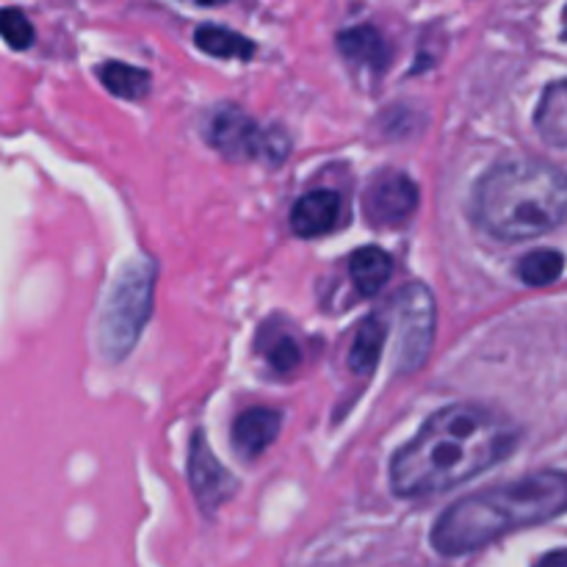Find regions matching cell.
<instances>
[{"label":"cell","mask_w":567,"mask_h":567,"mask_svg":"<svg viewBox=\"0 0 567 567\" xmlns=\"http://www.w3.org/2000/svg\"><path fill=\"white\" fill-rule=\"evenodd\" d=\"M535 567H567V548H559V551L546 554Z\"/></svg>","instance_id":"obj_20"},{"label":"cell","mask_w":567,"mask_h":567,"mask_svg":"<svg viewBox=\"0 0 567 567\" xmlns=\"http://www.w3.org/2000/svg\"><path fill=\"white\" fill-rule=\"evenodd\" d=\"M188 3H197V6H221L227 0H188Z\"/></svg>","instance_id":"obj_21"},{"label":"cell","mask_w":567,"mask_h":567,"mask_svg":"<svg viewBox=\"0 0 567 567\" xmlns=\"http://www.w3.org/2000/svg\"><path fill=\"white\" fill-rule=\"evenodd\" d=\"M155 297V264L142 258L127 264L111 286L97 324L100 352L111 363H120L136 347L147 327Z\"/></svg>","instance_id":"obj_4"},{"label":"cell","mask_w":567,"mask_h":567,"mask_svg":"<svg viewBox=\"0 0 567 567\" xmlns=\"http://www.w3.org/2000/svg\"><path fill=\"white\" fill-rule=\"evenodd\" d=\"M188 482H192L194 498L208 515L230 502L238 487L230 471L214 457L203 432L192 437V449H188Z\"/></svg>","instance_id":"obj_7"},{"label":"cell","mask_w":567,"mask_h":567,"mask_svg":"<svg viewBox=\"0 0 567 567\" xmlns=\"http://www.w3.org/2000/svg\"><path fill=\"white\" fill-rule=\"evenodd\" d=\"M474 216L491 236L526 241L567 219V175L537 158L493 166L474 192Z\"/></svg>","instance_id":"obj_3"},{"label":"cell","mask_w":567,"mask_h":567,"mask_svg":"<svg viewBox=\"0 0 567 567\" xmlns=\"http://www.w3.org/2000/svg\"><path fill=\"white\" fill-rule=\"evenodd\" d=\"M100 81L111 94L122 100H142L150 92V72L131 64H120V61H109V64L100 66Z\"/></svg>","instance_id":"obj_17"},{"label":"cell","mask_w":567,"mask_h":567,"mask_svg":"<svg viewBox=\"0 0 567 567\" xmlns=\"http://www.w3.org/2000/svg\"><path fill=\"white\" fill-rule=\"evenodd\" d=\"M393 260L385 249L380 247H360L349 258V275H352L354 288L360 297H374L391 280Z\"/></svg>","instance_id":"obj_12"},{"label":"cell","mask_w":567,"mask_h":567,"mask_svg":"<svg viewBox=\"0 0 567 567\" xmlns=\"http://www.w3.org/2000/svg\"><path fill=\"white\" fill-rule=\"evenodd\" d=\"M260 354L266 358V363L271 365L280 374H291L299 363H302V349H299V341L288 330H280V327H264L258 336Z\"/></svg>","instance_id":"obj_16"},{"label":"cell","mask_w":567,"mask_h":567,"mask_svg":"<svg viewBox=\"0 0 567 567\" xmlns=\"http://www.w3.org/2000/svg\"><path fill=\"white\" fill-rule=\"evenodd\" d=\"M282 419L271 408H249L233 424V446L241 457L255 460L275 443L280 435Z\"/></svg>","instance_id":"obj_9"},{"label":"cell","mask_w":567,"mask_h":567,"mask_svg":"<svg viewBox=\"0 0 567 567\" xmlns=\"http://www.w3.org/2000/svg\"><path fill=\"white\" fill-rule=\"evenodd\" d=\"M399 319V371L413 374L426 363L435 341V299L421 282H410L393 299Z\"/></svg>","instance_id":"obj_6"},{"label":"cell","mask_w":567,"mask_h":567,"mask_svg":"<svg viewBox=\"0 0 567 567\" xmlns=\"http://www.w3.org/2000/svg\"><path fill=\"white\" fill-rule=\"evenodd\" d=\"M194 42L203 53L216 55V59H238L249 61L255 55V42L252 39L241 37V33L230 31V28L219 25H203L194 33Z\"/></svg>","instance_id":"obj_15"},{"label":"cell","mask_w":567,"mask_h":567,"mask_svg":"<svg viewBox=\"0 0 567 567\" xmlns=\"http://www.w3.org/2000/svg\"><path fill=\"white\" fill-rule=\"evenodd\" d=\"M385 341L388 324L380 316H369V319L358 327V336H354L352 349H349V369L360 377L371 374V371L377 369V363H380Z\"/></svg>","instance_id":"obj_14"},{"label":"cell","mask_w":567,"mask_h":567,"mask_svg":"<svg viewBox=\"0 0 567 567\" xmlns=\"http://www.w3.org/2000/svg\"><path fill=\"white\" fill-rule=\"evenodd\" d=\"M208 142L230 161H269L288 155V138L280 131H264L238 105H219L208 120Z\"/></svg>","instance_id":"obj_5"},{"label":"cell","mask_w":567,"mask_h":567,"mask_svg":"<svg viewBox=\"0 0 567 567\" xmlns=\"http://www.w3.org/2000/svg\"><path fill=\"white\" fill-rule=\"evenodd\" d=\"M567 513V474L537 471L509 485L460 498L432 526L430 543L443 557H463L509 532L548 524Z\"/></svg>","instance_id":"obj_2"},{"label":"cell","mask_w":567,"mask_h":567,"mask_svg":"<svg viewBox=\"0 0 567 567\" xmlns=\"http://www.w3.org/2000/svg\"><path fill=\"white\" fill-rule=\"evenodd\" d=\"M563 37L567 39V9H565V17H563Z\"/></svg>","instance_id":"obj_22"},{"label":"cell","mask_w":567,"mask_h":567,"mask_svg":"<svg viewBox=\"0 0 567 567\" xmlns=\"http://www.w3.org/2000/svg\"><path fill=\"white\" fill-rule=\"evenodd\" d=\"M341 219V197L336 192H310L293 205L291 210V230L302 238H319L324 233L336 230Z\"/></svg>","instance_id":"obj_10"},{"label":"cell","mask_w":567,"mask_h":567,"mask_svg":"<svg viewBox=\"0 0 567 567\" xmlns=\"http://www.w3.org/2000/svg\"><path fill=\"white\" fill-rule=\"evenodd\" d=\"M518 430L480 404H452L426 421L391 460V487L402 498L446 493L502 463Z\"/></svg>","instance_id":"obj_1"},{"label":"cell","mask_w":567,"mask_h":567,"mask_svg":"<svg viewBox=\"0 0 567 567\" xmlns=\"http://www.w3.org/2000/svg\"><path fill=\"white\" fill-rule=\"evenodd\" d=\"M0 37L9 48L25 50L33 44V25L20 9H0Z\"/></svg>","instance_id":"obj_19"},{"label":"cell","mask_w":567,"mask_h":567,"mask_svg":"<svg viewBox=\"0 0 567 567\" xmlns=\"http://www.w3.org/2000/svg\"><path fill=\"white\" fill-rule=\"evenodd\" d=\"M419 208V186L402 172H385L369 186L363 210L371 225L393 227L408 221Z\"/></svg>","instance_id":"obj_8"},{"label":"cell","mask_w":567,"mask_h":567,"mask_svg":"<svg viewBox=\"0 0 567 567\" xmlns=\"http://www.w3.org/2000/svg\"><path fill=\"white\" fill-rule=\"evenodd\" d=\"M565 258L557 249H535V252L524 255L518 264V277L526 286H551L563 277Z\"/></svg>","instance_id":"obj_18"},{"label":"cell","mask_w":567,"mask_h":567,"mask_svg":"<svg viewBox=\"0 0 567 567\" xmlns=\"http://www.w3.org/2000/svg\"><path fill=\"white\" fill-rule=\"evenodd\" d=\"M537 133L554 147L567 150V81L551 83L543 92L540 105L535 114Z\"/></svg>","instance_id":"obj_13"},{"label":"cell","mask_w":567,"mask_h":567,"mask_svg":"<svg viewBox=\"0 0 567 567\" xmlns=\"http://www.w3.org/2000/svg\"><path fill=\"white\" fill-rule=\"evenodd\" d=\"M338 50H341L343 59L365 66V70L382 72L391 64V48H388L385 37L374 25H358L341 31L338 33Z\"/></svg>","instance_id":"obj_11"}]
</instances>
